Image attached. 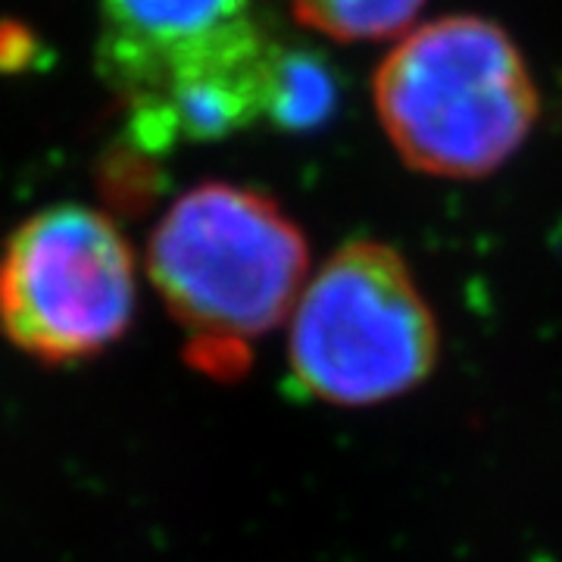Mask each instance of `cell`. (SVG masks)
Here are the masks:
<instances>
[{
    "mask_svg": "<svg viewBox=\"0 0 562 562\" xmlns=\"http://www.w3.org/2000/svg\"><path fill=\"white\" fill-rule=\"evenodd\" d=\"M147 269L184 331L188 362L210 379H235L247 369L250 344L294 313L310 244L276 198L203 181L154 228Z\"/></svg>",
    "mask_w": 562,
    "mask_h": 562,
    "instance_id": "6da1fadb",
    "label": "cell"
},
{
    "mask_svg": "<svg viewBox=\"0 0 562 562\" xmlns=\"http://www.w3.org/2000/svg\"><path fill=\"white\" fill-rule=\"evenodd\" d=\"M372 98L409 169L457 181L497 172L541 113L522 50L482 16H441L406 32L379 63Z\"/></svg>",
    "mask_w": 562,
    "mask_h": 562,
    "instance_id": "7a4b0ae2",
    "label": "cell"
},
{
    "mask_svg": "<svg viewBox=\"0 0 562 562\" xmlns=\"http://www.w3.org/2000/svg\"><path fill=\"white\" fill-rule=\"evenodd\" d=\"M438 350V319L413 269L372 238L338 247L291 313V379L331 406L397 401L435 372Z\"/></svg>",
    "mask_w": 562,
    "mask_h": 562,
    "instance_id": "3957f363",
    "label": "cell"
},
{
    "mask_svg": "<svg viewBox=\"0 0 562 562\" xmlns=\"http://www.w3.org/2000/svg\"><path fill=\"white\" fill-rule=\"evenodd\" d=\"M138 303V266L122 228L81 203L47 206L0 250V331L32 360L69 366L110 350Z\"/></svg>",
    "mask_w": 562,
    "mask_h": 562,
    "instance_id": "277c9868",
    "label": "cell"
},
{
    "mask_svg": "<svg viewBox=\"0 0 562 562\" xmlns=\"http://www.w3.org/2000/svg\"><path fill=\"white\" fill-rule=\"evenodd\" d=\"M281 50L260 13L244 7L113 98L140 150L222 140L269 116Z\"/></svg>",
    "mask_w": 562,
    "mask_h": 562,
    "instance_id": "5b68a950",
    "label": "cell"
},
{
    "mask_svg": "<svg viewBox=\"0 0 562 562\" xmlns=\"http://www.w3.org/2000/svg\"><path fill=\"white\" fill-rule=\"evenodd\" d=\"M244 7L250 0H101L98 72L116 94Z\"/></svg>",
    "mask_w": 562,
    "mask_h": 562,
    "instance_id": "8992f818",
    "label": "cell"
},
{
    "mask_svg": "<svg viewBox=\"0 0 562 562\" xmlns=\"http://www.w3.org/2000/svg\"><path fill=\"white\" fill-rule=\"evenodd\" d=\"M335 106H338L335 72L316 54L284 47L266 122H272L281 132H310L325 125Z\"/></svg>",
    "mask_w": 562,
    "mask_h": 562,
    "instance_id": "52a82bcc",
    "label": "cell"
},
{
    "mask_svg": "<svg viewBox=\"0 0 562 562\" xmlns=\"http://www.w3.org/2000/svg\"><path fill=\"white\" fill-rule=\"evenodd\" d=\"M425 0H291L294 16L331 41H384L406 32Z\"/></svg>",
    "mask_w": 562,
    "mask_h": 562,
    "instance_id": "ba28073f",
    "label": "cell"
}]
</instances>
